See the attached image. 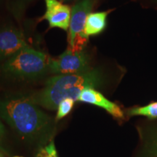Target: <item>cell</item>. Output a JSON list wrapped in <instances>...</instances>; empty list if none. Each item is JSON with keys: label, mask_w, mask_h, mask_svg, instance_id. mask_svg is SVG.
Segmentation results:
<instances>
[{"label": "cell", "mask_w": 157, "mask_h": 157, "mask_svg": "<svg viewBox=\"0 0 157 157\" xmlns=\"http://www.w3.org/2000/svg\"><path fill=\"white\" fill-rule=\"evenodd\" d=\"M51 59L44 52L28 47L7 59L1 70L5 75L13 78H38L50 72Z\"/></svg>", "instance_id": "obj_3"}, {"label": "cell", "mask_w": 157, "mask_h": 157, "mask_svg": "<svg viewBox=\"0 0 157 157\" xmlns=\"http://www.w3.org/2000/svg\"><path fill=\"white\" fill-rule=\"evenodd\" d=\"M145 156L157 157V134L147 145L146 151H145Z\"/></svg>", "instance_id": "obj_13"}, {"label": "cell", "mask_w": 157, "mask_h": 157, "mask_svg": "<svg viewBox=\"0 0 157 157\" xmlns=\"http://www.w3.org/2000/svg\"><path fill=\"white\" fill-rule=\"evenodd\" d=\"M77 101L103 108L115 118L121 119L124 117V113L119 106H118L117 104L113 102L109 101L95 88L88 87L84 89L80 94Z\"/></svg>", "instance_id": "obj_8"}, {"label": "cell", "mask_w": 157, "mask_h": 157, "mask_svg": "<svg viewBox=\"0 0 157 157\" xmlns=\"http://www.w3.org/2000/svg\"><path fill=\"white\" fill-rule=\"evenodd\" d=\"M90 59L84 50L74 51L68 47L58 58L51 59L50 72L56 75L83 73L90 70Z\"/></svg>", "instance_id": "obj_5"}, {"label": "cell", "mask_w": 157, "mask_h": 157, "mask_svg": "<svg viewBox=\"0 0 157 157\" xmlns=\"http://www.w3.org/2000/svg\"><path fill=\"white\" fill-rule=\"evenodd\" d=\"M46 12L41 20H46L50 28H58L68 31L71 15L69 6L59 0H44Z\"/></svg>", "instance_id": "obj_7"}, {"label": "cell", "mask_w": 157, "mask_h": 157, "mask_svg": "<svg viewBox=\"0 0 157 157\" xmlns=\"http://www.w3.org/2000/svg\"><path fill=\"white\" fill-rule=\"evenodd\" d=\"M111 11L90 13L87 17L84 34L89 37L101 33L106 26V19Z\"/></svg>", "instance_id": "obj_9"}, {"label": "cell", "mask_w": 157, "mask_h": 157, "mask_svg": "<svg viewBox=\"0 0 157 157\" xmlns=\"http://www.w3.org/2000/svg\"><path fill=\"white\" fill-rule=\"evenodd\" d=\"M0 157H4V156H3V154H2L1 152H0Z\"/></svg>", "instance_id": "obj_17"}, {"label": "cell", "mask_w": 157, "mask_h": 157, "mask_svg": "<svg viewBox=\"0 0 157 157\" xmlns=\"http://www.w3.org/2000/svg\"><path fill=\"white\" fill-rule=\"evenodd\" d=\"M129 115L130 116H145L149 118L157 117V102L152 103L144 107L135 108L129 111Z\"/></svg>", "instance_id": "obj_10"}, {"label": "cell", "mask_w": 157, "mask_h": 157, "mask_svg": "<svg viewBox=\"0 0 157 157\" xmlns=\"http://www.w3.org/2000/svg\"><path fill=\"white\" fill-rule=\"evenodd\" d=\"M75 102L76 101L72 98H66V99L63 100L58 104V108H57L58 112H57L56 120L58 121L67 116L73 109Z\"/></svg>", "instance_id": "obj_11"}, {"label": "cell", "mask_w": 157, "mask_h": 157, "mask_svg": "<svg viewBox=\"0 0 157 157\" xmlns=\"http://www.w3.org/2000/svg\"><path fill=\"white\" fill-rule=\"evenodd\" d=\"M5 126L3 125V124L2 123V121H0V142L2 140L4 136L5 135Z\"/></svg>", "instance_id": "obj_14"}, {"label": "cell", "mask_w": 157, "mask_h": 157, "mask_svg": "<svg viewBox=\"0 0 157 157\" xmlns=\"http://www.w3.org/2000/svg\"><path fill=\"white\" fill-rule=\"evenodd\" d=\"M93 5L94 0H80L72 7L68 35V48L72 50H84L89 38L84 34L86 20Z\"/></svg>", "instance_id": "obj_4"}, {"label": "cell", "mask_w": 157, "mask_h": 157, "mask_svg": "<svg viewBox=\"0 0 157 157\" xmlns=\"http://www.w3.org/2000/svg\"><path fill=\"white\" fill-rule=\"evenodd\" d=\"M20 1V2H30V1H32V0H19Z\"/></svg>", "instance_id": "obj_15"}, {"label": "cell", "mask_w": 157, "mask_h": 157, "mask_svg": "<svg viewBox=\"0 0 157 157\" xmlns=\"http://www.w3.org/2000/svg\"><path fill=\"white\" fill-rule=\"evenodd\" d=\"M23 33L13 27L0 29V60L9 59L28 48Z\"/></svg>", "instance_id": "obj_6"}, {"label": "cell", "mask_w": 157, "mask_h": 157, "mask_svg": "<svg viewBox=\"0 0 157 157\" xmlns=\"http://www.w3.org/2000/svg\"><path fill=\"white\" fill-rule=\"evenodd\" d=\"M0 117L20 136L31 142L46 143L53 132L52 119L30 97L0 98Z\"/></svg>", "instance_id": "obj_1"}, {"label": "cell", "mask_w": 157, "mask_h": 157, "mask_svg": "<svg viewBox=\"0 0 157 157\" xmlns=\"http://www.w3.org/2000/svg\"><path fill=\"white\" fill-rule=\"evenodd\" d=\"M13 157H23V156H13Z\"/></svg>", "instance_id": "obj_18"}, {"label": "cell", "mask_w": 157, "mask_h": 157, "mask_svg": "<svg viewBox=\"0 0 157 157\" xmlns=\"http://www.w3.org/2000/svg\"><path fill=\"white\" fill-rule=\"evenodd\" d=\"M36 157H58L53 141H51L48 145L41 149L37 154Z\"/></svg>", "instance_id": "obj_12"}, {"label": "cell", "mask_w": 157, "mask_h": 157, "mask_svg": "<svg viewBox=\"0 0 157 157\" xmlns=\"http://www.w3.org/2000/svg\"><path fill=\"white\" fill-rule=\"evenodd\" d=\"M101 82V72L91 68L77 74L56 75L48 78L44 87L30 98L36 105L53 111L63 100L72 98L77 101L84 89L95 88Z\"/></svg>", "instance_id": "obj_2"}, {"label": "cell", "mask_w": 157, "mask_h": 157, "mask_svg": "<svg viewBox=\"0 0 157 157\" xmlns=\"http://www.w3.org/2000/svg\"><path fill=\"white\" fill-rule=\"evenodd\" d=\"M60 2H68V1H71V0H60Z\"/></svg>", "instance_id": "obj_16"}]
</instances>
